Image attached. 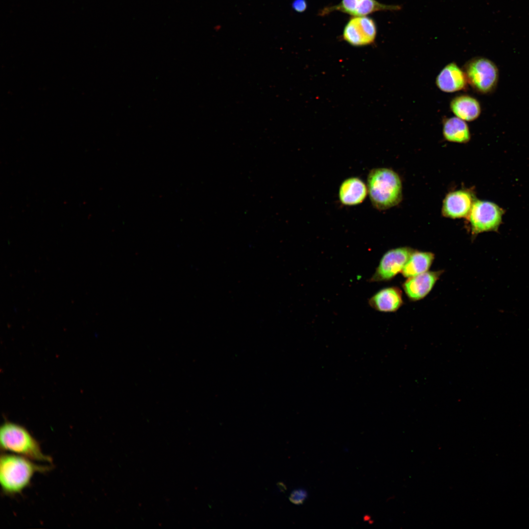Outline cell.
<instances>
[{"instance_id": "1", "label": "cell", "mask_w": 529, "mask_h": 529, "mask_svg": "<svg viewBox=\"0 0 529 529\" xmlns=\"http://www.w3.org/2000/svg\"><path fill=\"white\" fill-rule=\"evenodd\" d=\"M51 466L40 465L32 460L15 454L3 452L0 457V484L3 494H20L30 484L36 473H46Z\"/></svg>"}, {"instance_id": "2", "label": "cell", "mask_w": 529, "mask_h": 529, "mask_svg": "<svg viewBox=\"0 0 529 529\" xmlns=\"http://www.w3.org/2000/svg\"><path fill=\"white\" fill-rule=\"evenodd\" d=\"M367 190L373 206L380 210L393 207L401 201L402 186L397 173L387 168H374L367 177Z\"/></svg>"}, {"instance_id": "3", "label": "cell", "mask_w": 529, "mask_h": 529, "mask_svg": "<svg viewBox=\"0 0 529 529\" xmlns=\"http://www.w3.org/2000/svg\"><path fill=\"white\" fill-rule=\"evenodd\" d=\"M0 446L3 452H11L33 461L52 463V458L43 453L39 442L24 427L5 422L0 428Z\"/></svg>"}, {"instance_id": "4", "label": "cell", "mask_w": 529, "mask_h": 529, "mask_svg": "<svg viewBox=\"0 0 529 529\" xmlns=\"http://www.w3.org/2000/svg\"><path fill=\"white\" fill-rule=\"evenodd\" d=\"M462 70L468 84L477 93L489 94L496 89L499 78V69L490 59L481 56L474 57L466 62Z\"/></svg>"}, {"instance_id": "5", "label": "cell", "mask_w": 529, "mask_h": 529, "mask_svg": "<svg viewBox=\"0 0 529 529\" xmlns=\"http://www.w3.org/2000/svg\"><path fill=\"white\" fill-rule=\"evenodd\" d=\"M504 211L489 201L476 200L468 217L472 236L484 232L497 231Z\"/></svg>"}, {"instance_id": "6", "label": "cell", "mask_w": 529, "mask_h": 529, "mask_svg": "<svg viewBox=\"0 0 529 529\" xmlns=\"http://www.w3.org/2000/svg\"><path fill=\"white\" fill-rule=\"evenodd\" d=\"M415 249L408 246L399 247L387 251L382 256L379 264L369 282H387L402 272L409 256Z\"/></svg>"}, {"instance_id": "7", "label": "cell", "mask_w": 529, "mask_h": 529, "mask_svg": "<svg viewBox=\"0 0 529 529\" xmlns=\"http://www.w3.org/2000/svg\"><path fill=\"white\" fill-rule=\"evenodd\" d=\"M377 32L375 22L370 17H352L344 26L342 37L352 46L360 47L374 43Z\"/></svg>"}, {"instance_id": "8", "label": "cell", "mask_w": 529, "mask_h": 529, "mask_svg": "<svg viewBox=\"0 0 529 529\" xmlns=\"http://www.w3.org/2000/svg\"><path fill=\"white\" fill-rule=\"evenodd\" d=\"M402 6L399 5H386L376 0H341L337 5L325 7L320 12V15L325 16L337 11L348 14L353 17L366 16L380 11H398Z\"/></svg>"}, {"instance_id": "9", "label": "cell", "mask_w": 529, "mask_h": 529, "mask_svg": "<svg viewBox=\"0 0 529 529\" xmlns=\"http://www.w3.org/2000/svg\"><path fill=\"white\" fill-rule=\"evenodd\" d=\"M443 273V270L428 271L407 278L402 284L405 294L411 301L423 299L430 292Z\"/></svg>"}, {"instance_id": "10", "label": "cell", "mask_w": 529, "mask_h": 529, "mask_svg": "<svg viewBox=\"0 0 529 529\" xmlns=\"http://www.w3.org/2000/svg\"><path fill=\"white\" fill-rule=\"evenodd\" d=\"M473 193L466 190L449 193L443 202V216L451 218L468 217L475 201Z\"/></svg>"}, {"instance_id": "11", "label": "cell", "mask_w": 529, "mask_h": 529, "mask_svg": "<svg viewBox=\"0 0 529 529\" xmlns=\"http://www.w3.org/2000/svg\"><path fill=\"white\" fill-rule=\"evenodd\" d=\"M435 84L440 90L446 93L466 90L468 86L464 71L455 62L443 68L436 78Z\"/></svg>"}, {"instance_id": "12", "label": "cell", "mask_w": 529, "mask_h": 529, "mask_svg": "<svg viewBox=\"0 0 529 529\" xmlns=\"http://www.w3.org/2000/svg\"><path fill=\"white\" fill-rule=\"evenodd\" d=\"M403 303L402 292L397 287L382 289L368 300V304L372 309L385 313L396 312Z\"/></svg>"}, {"instance_id": "13", "label": "cell", "mask_w": 529, "mask_h": 529, "mask_svg": "<svg viewBox=\"0 0 529 529\" xmlns=\"http://www.w3.org/2000/svg\"><path fill=\"white\" fill-rule=\"evenodd\" d=\"M367 187L358 177H350L341 184L338 191L340 202L346 206H354L362 203L366 197Z\"/></svg>"}, {"instance_id": "14", "label": "cell", "mask_w": 529, "mask_h": 529, "mask_svg": "<svg viewBox=\"0 0 529 529\" xmlns=\"http://www.w3.org/2000/svg\"><path fill=\"white\" fill-rule=\"evenodd\" d=\"M450 107L457 117L467 121L478 119L481 110L479 101L466 95H459L453 98Z\"/></svg>"}, {"instance_id": "15", "label": "cell", "mask_w": 529, "mask_h": 529, "mask_svg": "<svg viewBox=\"0 0 529 529\" xmlns=\"http://www.w3.org/2000/svg\"><path fill=\"white\" fill-rule=\"evenodd\" d=\"M435 258L431 252L414 250L409 256L401 272L408 278L429 271Z\"/></svg>"}, {"instance_id": "16", "label": "cell", "mask_w": 529, "mask_h": 529, "mask_svg": "<svg viewBox=\"0 0 529 529\" xmlns=\"http://www.w3.org/2000/svg\"><path fill=\"white\" fill-rule=\"evenodd\" d=\"M443 135L447 141L457 143H466L471 138L467 124L457 117L446 118L443 120Z\"/></svg>"}, {"instance_id": "17", "label": "cell", "mask_w": 529, "mask_h": 529, "mask_svg": "<svg viewBox=\"0 0 529 529\" xmlns=\"http://www.w3.org/2000/svg\"><path fill=\"white\" fill-rule=\"evenodd\" d=\"M307 497V492L303 489L295 490L291 493L289 499L295 505H301Z\"/></svg>"}, {"instance_id": "18", "label": "cell", "mask_w": 529, "mask_h": 529, "mask_svg": "<svg viewBox=\"0 0 529 529\" xmlns=\"http://www.w3.org/2000/svg\"><path fill=\"white\" fill-rule=\"evenodd\" d=\"M292 7L297 12H303L307 8V3L306 0H294Z\"/></svg>"}]
</instances>
